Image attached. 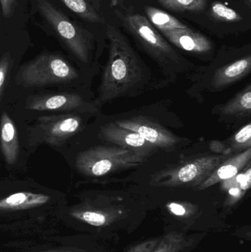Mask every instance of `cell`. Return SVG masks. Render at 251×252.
<instances>
[{
	"label": "cell",
	"instance_id": "1",
	"mask_svg": "<svg viewBox=\"0 0 251 252\" xmlns=\"http://www.w3.org/2000/svg\"><path fill=\"white\" fill-rule=\"evenodd\" d=\"M147 210V201L125 193H113L87 201L71 216L92 227L103 239L116 244L141 226Z\"/></svg>",
	"mask_w": 251,
	"mask_h": 252
},
{
	"label": "cell",
	"instance_id": "2",
	"mask_svg": "<svg viewBox=\"0 0 251 252\" xmlns=\"http://www.w3.org/2000/svg\"><path fill=\"white\" fill-rule=\"evenodd\" d=\"M106 35L109 58L99 88L97 105L134 94L145 84L148 75L144 63L118 28L108 25Z\"/></svg>",
	"mask_w": 251,
	"mask_h": 252
},
{
	"label": "cell",
	"instance_id": "3",
	"mask_svg": "<svg viewBox=\"0 0 251 252\" xmlns=\"http://www.w3.org/2000/svg\"><path fill=\"white\" fill-rule=\"evenodd\" d=\"M157 208L165 227L190 232H223L232 225L225 220L226 216L216 205L190 200L168 199L148 210Z\"/></svg>",
	"mask_w": 251,
	"mask_h": 252
},
{
	"label": "cell",
	"instance_id": "4",
	"mask_svg": "<svg viewBox=\"0 0 251 252\" xmlns=\"http://www.w3.org/2000/svg\"><path fill=\"white\" fill-rule=\"evenodd\" d=\"M146 157L122 147L97 146L80 153L75 160V166L85 176L101 177L138 167Z\"/></svg>",
	"mask_w": 251,
	"mask_h": 252
},
{
	"label": "cell",
	"instance_id": "5",
	"mask_svg": "<svg viewBox=\"0 0 251 252\" xmlns=\"http://www.w3.org/2000/svg\"><path fill=\"white\" fill-rule=\"evenodd\" d=\"M124 25L133 36L145 49L162 68L169 72H181L185 63L169 43L158 32L147 17L139 13L119 14Z\"/></svg>",
	"mask_w": 251,
	"mask_h": 252
},
{
	"label": "cell",
	"instance_id": "6",
	"mask_svg": "<svg viewBox=\"0 0 251 252\" xmlns=\"http://www.w3.org/2000/svg\"><path fill=\"white\" fill-rule=\"evenodd\" d=\"M227 158L223 154L197 157L156 175V186L162 188H198L220 164Z\"/></svg>",
	"mask_w": 251,
	"mask_h": 252
},
{
	"label": "cell",
	"instance_id": "7",
	"mask_svg": "<svg viewBox=\"0 0 251 252\" xmlns=\"http://www.w3.org/2000/svg\"><path fill=\"white\" fill-rule=\"evenodd\" d=\"M38 10L72 53L84 63H88L91 41L86 31L72 22L48 0H35Z\"/></svg>",
	"mask_w": 251,
	"mask_h": 252
},
{
	"label": "cell",
	"instance_id": "8",
	"mask_svg": "<svg viewBox=\"0 0 251 252\" xmlns=\"http://www.w3.org/2000/svg\"><path fill=\"white\" fill-rule=\"evenodd\" d=\"M25 86L41 87L74 81L78 77L73 66L55 54L41 55L22 66L19 72Z\"/></svg>",
	"mask_w": 251,
	"mask_h": 252
},
{
	"label": "cell",
	"instance_id": "9",
	"mask_svg": "<svg viewBox=\"0 0 251 252\" xmlns=\"http://www.w3.org/2000/svg\"><path fill=\"white\" fill-rule=\"evenodd\" d=\"M81 127L82 120L75 114L50 115L38 118L34 133L40 142L59 145L78 133Z\"/></svg>",
	"mask_w": 251,
	"mask_h": 252
},
{
	"label": "cell",
	"instance_id": "10",
	"mask_svg": "<svg viewBox=\"0 0 251 252\" xmlns=\"http://www.w3.org/2000/svg\"><path fill=\"white\" fill-rule=\"evenodd\" d=\"M114 124L139 133L144 140L156 148L172 149L181 142L179 137L165 127L142 117L119 120L115 121Z\"/></svg>",
	"mask_w": 251,
	"mask_h": 252
},
{
	"label": "cell",
	"instance_id": "11",
	"mask_svg": "<svg viewBox=\"0 0 251 252\" xmlns=\"http://www.w3.org/2000/svg\"><path fill=\"white\" fill-rule=\"evenodd\" d=\"M27 107L35 111L90 112L94 109L81 95L73 93L42 94L29 97Z\"/></svg>",
	"mask_w": 251,
	"mask_h": 252
},
{
	"label": "cell",
	"instance_id": "12",
	"mask_svg": "<svg viewBox=\"0 0 251 252\" xmlns=\"http://www.w3.org/2000/svg\"><path fill=\"white\" fill-rule=\"evenodd\" d=\"M100 136L105 140L122 147L134 152L150 156L157 148L144 140L139 133L120 127L114 123L103 126L100 130Z\"/></svg>",
	"mask_w": 251,
	"mask_h": 252
},
{
	"label": "cell",
	"instance_id": "13",
	"mask_svg": "<svg viewBox=\"0 0 251 252\" xmlns=\"http://www.w3.org/2000/svg\"><path fill=\"white\" fill-rule=\"evenodd\" d=\"M206 232H190L165 227V233L152 252H191L206 238Z\"/></svg>",
	"mask_w": 251,
	"mask_h": 252
},
{
	"label": "cell",
	"instance_id": "14",
	"mask_svg": "<svg viewBox=\"0 0 251 252\" xmlns=\"http://www.w3.org/2000/svg\"><path fill=\"white\" fill-rule=\"evenodd\" d=\"M164 36L175 47L195 53L204 54L212 50L210 40L200 32L188 29H175L162 31Z\"/></svg>",
	"mask_w": 251,
	"mask_h": 252
},
{
	"label": "cell",
	"instance_id": "15",
	"mask_svg": "<svg viewBox=\"0 0 251 252\" xmlns=\"http://www.w3.org/2000/svg\"><path fill=\"white\" fill-rule=\"evenodd\" d=\"M251 159V148L225 158L197 189L199 191L204 190L216 184L234 177L250 164Z\"/></svg>",
	"mask_w": 251,
	"mask_h": 252
},
{
	"label": "cell",
	"instance_id": "16",
	"mask_svg": "<svg viewBox=\"0 0 251 252\" xmlns=\"http://www.w3.org/2000/svg\"><path fill=\"white\" fill-rule=\"evenodd\" d=\"M251 70V56L249 55L218 69L212 77V87L215 90L225 88L243 79Z\"/></svg>",
	"mask_w": 251,
	"mask_h": 252
},
{
	"label": "cell",
	"instance_id": "17",
	"mask_svg": "<svg viewBox=\"0 0 251 252\" xmlns=\"http://www.w3.org/2000/svg\"><path fill=\"white\" fill-rule=\"evenodd\" d=\"M0 145L6 162L8 164H14L19 154V137L16 126L6 112L2 114L1 118Z\"/></svg>",
	"mask_w": 251,
	"mask_h": 252
},
{
	"label": "cell",
	"instance_id": "18",
	"mask_svg": "<svg viewBox=\"0 0 251 252\" xmlns=\"http://www.w3.org/2000/svg\"><path fill=\"white\" fill-rule=\"evenodd\" d=\"M50 200V197L44 194L16 192L0 200V212L34 208L47 204Z\"/></svg>",
	"mask_w": 251,
	"mask_h": 252
},
{
	"label": "cell",
	"instance_id": "19",
	"mask_svg": "<svg viewBox=\"0 0 251 252\" xmlns=\"http://www.w3.org/2000/svg\"><path fill=\"white\" fill-rule=\"evenodd\" d=\"M217 113L221 116L246 118L251 113V86L237 93L232 99L225 104L215 108Z\"/></svg>",
	"mask_w": 251,
	"mask_h": 252
},
{
	"label": "cell",
	"instance_id": "20",
	"mask_svg": "<svg viewBox=\"0 0 251 252\" xmlns=\"http://www.w3.org/2000/svg\"><path fill=\"white\" fill-rule=\"evenodd\" d=\"M145 13L150 23L161 31L175 29H188L187 25L180 22L172 15L156 7L147 6Z\"/></svg>",
	"mask_w": 251,
	"mask_h": 252
},
{
	"label": "cell",
	"instance_id": "21",
	"mask_svg": "<svg viewBox=\"0 0 251 252\" xmlns=\"http://www.w3.org/2000/svg\"><path fill=\"white\" fill-rule=\"evenodd\" d=\"M69 10L91 22H103L92 0H60Z\"/></svg>",
	"mask_w": 251,
	"mask_h": 252
},
{
	"label": "cell",
	"instance_id": "22",
	"mask_svg": "<svg viewBox=\"0 0 251 252\" xmlns=\"http://www.w3.org/2000/svg\"><path fill=\"white\" fill-rule=\"evenodd\" d=\"M163 7L175 12H200L206 7V0H157Z\"/></svg>",
	"mask_w": 251,
	"mask_h": 252
},
{
	"label": "cell",
	"instance_id": "23",
	"mask_svg": "<svg viewBox=\"0 0 251 252\" xmlns=\"http://www.w3.org/2000/svg\"><path fill=\"white\" fill-rule=\"evenodd\" d=\"M230 151L236 154L251 148V124L243 126L229 140Z\"/></svg>",
	"mask_w": 251,
	"mask_h": 252
},
{
	"label": "cell",
	"instance_id": "24",
	"mask_svg": "<svg viewBox=\"0 0 251 252\" xmlns=\"http://www.w3.org/2000/svg\"><path fill=\"white\" fill-rule=\"evenodd\" d=\"M211 14L215 19L226 22H235L242 20L241 15L236 10L227 7L221 2H214L211 7Z\"/></svg>",
	"mask_w": 251,
	"mask_h": 252
},
{
	"label": "cell",
	"instance_id": "25",
	"mask_svg": "<svg viewBox=\"0 0 251 252\" xmlns=\"http://www.w3.org/2000/svg\"><path fill=\"white\" fill-rule=\"evenodd\" d=\"M161 239H162V235L147 238L132 244L124 252H152L157 247Z\"/></svg>",
	"mask_w": 251,
	"mask_h": 252
},
{
	"label": "cell",
	"instance_id": "26",
	"mask_svg": "<svg viewBox=\"0 0 251 252\" xmlns=\"http://www.w3.org/2000/svg\"><path fill=\"white\" fill-rule=\"evenodd\" d=\"M9 66H10V57L8 55H4L0 60V94L4 87L6 81V77L8 73Z\"/></svg>",
	"mask_w": 251,
	"mask_h": 252
},
{
	"label": "cell",
	"instance_id": "27",
	"mask_svg": "<svg viewBox=\"0 0 251 252\" xmlns=\"http://www.w3.org/2000/svg\"><path fill=\"white\" fill-rule=\"evenodd\" d=\"M16 0H0L1 12L5 18H9L13 14L16 7Z\"/></svg>",
	"mask_w": 251,
	"mask_h": 252
},
{
	"label": "cell",
	"instance_id": "28",
	"mask_svg": "<svg viewBox=\"0 0 251 252\" xmlns=\"http://www.w3.org/2000/svg\"><path fill=\"white\" fill-rule=\"evenodd\" d=\"M246 4H247L248 7H251V0H245Z\"/></svg>",
	"mask_w": 251,
	"mask_h": 252
},
{
	"label": "cell",
	"instance_id": "29",
	"mask_svg": "<svg viewBox=\"0 0 251 252\" xmlns=\"http://www.w3.org/2000/svg\"><path fill=\"white\" fill-rule=\"evenodd\" d=\"M85 252V251H84V252L80 251V252Z\"/></svg>",
	"mask_w": 251,
	"mask_h": 252
}]
</instances>
